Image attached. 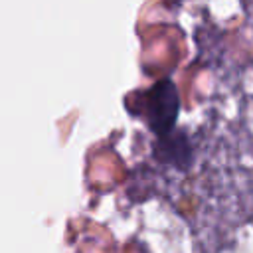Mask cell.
Returning a JSON list of instances; mask_svg holds the SVG:
<instances>
[{
	"mask_svg": "<svg viewBox=\"0 0 253 253\" xmlns=\"http://www.w3.org/2000/svg\"><path fill=\"white\" fill-rule=\"evenodd\" d=\"M154 156L160 162L174 164L176 168L184 170L188 166V162H190V156H192V150H190V144L186 140V134L184 132H172L166 138H156Z\"/></svg>",
	"mask_w": 253,
	"mask_h": 253,
	"instance_id": "obj_2",
	"label": "cell"
},
{
	"mask_svg": "<svg viewBox=\"0 0 253 253\" xmlns=\"http://www.w3.org/2000/svg\"><path fill=\"white\" fill-rule=\"evenodd\" d=\"M140 111L146 126L156 138L170 136L180 113V95L174 81L160 79L148 87L140 97Z\"/></svg>",
	"mask_w": 253,
	"mask_h": 253,
	"instance_id": "obj_1",
	"label": "cell"
}]
</instances>
